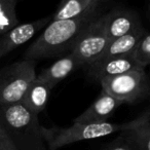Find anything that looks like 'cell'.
Here are the masks:
<instances>
[{"label":"cell","instance_id":"6da1fadb","mask_svg":"<svg viewBox=\"0 0 150 150\" xmlns=\"http://www.w3.org/2000/svg\"><path fill=\"white\" fill-rule=\"evenodd\" d=\"M99 17L97 13L77 19L50 21L38 38L26 50L25 59H50L70 52L86 27Z\"/></svg>","mask_w":150,"mask_h":150},{"label":"cell","instance_id":"7a4b0ae2","mask_svg":"<svg viewBox=\"0 0 150 150\" xmlns=\"http://www.w3.org/2000/svg\"><path fill=\"white\" fill-rule=\"evenodd\" d=\"M149 117L150 109H147L137 118L127 122L114 123L109 121L88 123L74 122L72 125L67 127H46L42 125V135L48 150H58L64 146L76 142L102 138L115 133H121L144 122Z\"/></svg>","mask_w":150,"mask_h":150},{"label":"cell","instance_id":"3957f363","mask_svg":"<svg viewBox=\"0 0 150 150\" xmlns=\"http://www.w3.org/2000/svg\"><path fill=\"white\" fill-rule=\"evenodd\" d=\"M0 121L18 150H48L38 116L21 102L0 105Z\"/></svg>","mask_w":150,"mask_h":150},{"label":"cell","instance_id":"277c9868","mask_svg":"<svg viewBox=\"0 0 150 150\" xmlns=\"http://www.w3.org/2000/svg\"><path fill=\"white\" fill-rule=\"evenodd\" d=\"M36 76L34 60L24 59L0 69V105L22 102Z\"/></svg>","mask_w":150,"mask_h":150},{"label":"cell","instance_id":"5b68a950","mask_svg":"<svg viewBox=\"0 0 150 150\" xmlns=\"http://www.w3.org/2000/svg\"><path fill=\"white\" fill-rule=\"evenodd\" d=\"M102 90L121 103L134 104L150 96V78L144 69H136L127 73L101 79Z\"/></svg>","mask_w":150,"mask_h":150},{"label":"cell","instance_id":"8992f818","mask_svg":"<svg viewBox=\"0 0 150 150\" xmlns=\"http://www.w3.org/2000/svg\"><path fill=\"white\" fill-rule=\"evenodd\" d=\"M105 22L106 15L99 16L84 29L70 50L77 57L82 66H88L97 62L104 54L110 42Z\"/></svg>","mask_w":150,"mask_h":150},{"label":"cell","instance_id":"52a82bcc","mask_svg":"<svg viewBox=\"0 0 150 150\" xmlns=\"http://www.w3.org/2000/svg\"><path fill=\"white\" fill-rule=\"evenodd\" d=\"M52 21V17H45L29 23L19 24L0 36V59L8 54L19 46L29 41L37 32L41 31Z\"/></svg>","mask_w":150,"mask_h":150},{"label":"cell","instance_id":"ba28073f","mask_svg":"<svg viewBox=\"0 0 150 150\" xmlns=\"http://www.w3.org/2000/svg\"><path fill=\"white\" fill-rule=\"evenodd\" d=\"M86 67L88 75L97 81H100L103 78L112 77L136 69H144L136 61L133 54L97 61Z\"/></svg>","mask_w":150,"mask_h":150},{"label":"cell","instance_id":"9c48e42d","mask_svg":"<svg viewBox=\"0 0 150 150\" xmlns=\"http://www.w3.org/2000/svg\"><path fill=\"white\" fill-rule=\"evenodd\" d=\"M106 32L109 39L118 37L134 32L142 27L139 16L129 9H114L106 15Z\"/></svg>","mask_w":150,"mask_h":150},{"label":"cell","instance_id":"30bf717a","mask_svg":"<svg viewBox=\"0 0 150 150\" xmlns=\"http://www.w3.org/2000/svg\"><path fill=\"white\" fill-rule=\"evenodd\" d=\"M122 103L113 96L102 90L101 94L94 103L74 119V122H103L108 121V118L114 113Z\"/></svg>","mask_w":150,"mask_h":150},{"label":"cell","instance_id":"8fae6325","mask_svg":"<svg viewBox=\"0 0 150 150\" xmlns=\"http://www.w3.org/2000/svg\"><path fill=\"white\" fill-rule=\"evenodd\" d=\"M82 64L73 52H69L63 58L57 60L54 64L45 68L37 75V77L47 82L52 88L63 79L69 76L74 70L81 67Z\"/></svg>","mask_w":150,"mask_h":150},{"label":"cell","instance_id":"7c38bea8","mask_svg":"<svg viewBox=\"0 0 150 150\" xmlns=\"http://www.w3.org/2000/svg\"><path fill=\"white\" fill-rule=\"evenodd\" d=\"M52 88L47 82L36 76L21 103L28 110L38 116V114L45 109L52 94Z\"/></svg>","mask_w":150,"mask_h":150},{"label":"cell","instance_id":"4fadbf2b","mask_svg":"<svg viewBox=\"0 0 150 150\" xmlns=\"http://www.w3.org/2000/svg\"><path fill=\"white\" fill-rule=\"evenodd\" d=\"M99 7L100 5L91 0H62L56 13L52 16V21L77 19L97 13Z\"/></svg>","mask_w":150,"mask_h":150},{"label":"cell","instance_id":"5bb4252c","mask_svg":"<svg viewBox=\"0 0 150 150\" xmlns=\"http://www.w3.org/2000/svg\"><path fill=\"white\" fill-rule=\"evenodd\" d=\"M145 34V30L143 29V27H141L136 31L125 34V35L116 38V39L111 40L107 46L106 50H105L104 54L98 61L134 54L139 42L141 41V39L144 37Z\"/></svg>","mask_w":150,"mask_h":150},{"label":"cell","instance_id":"9a60e30c","mask_svg":"<svg viewBox=\"0 0 150 150\" xmlns=\"http://www.w3.org/2000/svg\"><path fill=\"white\" fill-rule=\"evenodd\" d=\"M18 2L19 0H0V36L20 24Z\"/></svg>","mask_w":150,"mask_h":150},{"label":"cell","instance_id":"2e32d148","mask_svg":"<svg viewBox=\"0 0 150 150\" xmlns=\"http://www.w3.org/2000/svg\"><path fill=\"white\" fill-rule=\"evenodd\" d=\"M121 134L131 140L139 150H150V117Z\"/></svg>","mask_w":150,"mask_h":150},{"label":"cell","instance_id":"e0dca14e","mask_svg":"<svg viewBox=\"0 0 150 150\" xmlns=\"http://www.w3.org/2000/svg\"><path fill=\"white\" fill-rule=\"evenodd\" d=\"M133 54L141 67L150 66V33L144 35Z\"/></svg>","mask_w":150,"mask_h":150},{"label":"cell","instance_id":"ac0fdd59","mask_svg":"<svg viewBox=\"0 0 150 150\" xmlns=\"http://www.w3.org/2000/svg\"><path fill=\"white\" fill-rule=\"evenodd\" d=\"M102 150H139L137 146L127 139L125 136L119 133L118 137L115 138L113 141H111L107 146H105Z\"/></svg>","mask_w":150,"mask_h":150},{"label":"cell","instance_id":"d6986e66","mask_svg":"<svg viewBox=\"0 0 150 150\" xmlns=\"http://www.w3.org/2000/svg\"><path fill=\"white\" fill-rule=\"evenodd\" d=\"M0 150H18L1 121H0Z\"/></svg>","mask_w":150,"mask_h":150},{"label":"cell","instance_id":"ffe728a7","mask_svg":"<svg viewBox=\"0 0 150 150\" xmlns=\"http://www.w3.org/2000/svg\"><path fill=\"white\" fill-rule=\"evenodd\" d=\"M91 1H93V2L97 3L98 5H101L103 2H106V1H108V0H91Z\"/></svg>","mask_w":150,"mask_h":150}]
</instances>
